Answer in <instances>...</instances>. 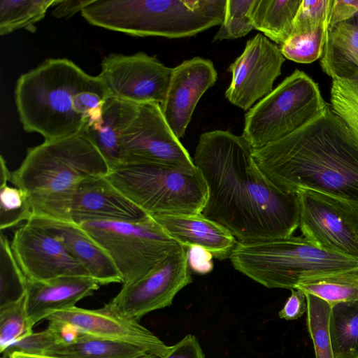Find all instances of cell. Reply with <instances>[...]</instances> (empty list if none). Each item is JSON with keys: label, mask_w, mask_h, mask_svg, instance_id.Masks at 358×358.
Masks as SVG:
<instances>
[{"label": "cell", "mask_w": 358, "mask_h": 358, "mask_svg": "<svg viewBox=\"0 0 358 358\" xmlns=\"http://www.w3.org/2000/svg\"><path fill=\"white\" fill-rule=\"evenodd\" d=\"M61 338L58 331L50 327L42 331L32 333L29 336L14 343L2 354L17 352L26 354L42 355L43 352L52 345L60 343Z\"/></svg>", "instance_id": "obj_37"}, {"label": "cell", "mask_w": 358, "mask_h": 358, "mask_svg": "<svg viewBox=\"0 0 358 358\" xmlns=\"http://www.w3.org/2000/svg\"><path fill=\"white\" fill-rule=\"evenodd\" d=\"M161 358H206L197 338L192 334L186 335L180 341L169 346Z\"/></svg>", "instance_id": "obj_38"}, {"label": "cell", "mask_w": 358, "mask_h": 358, "mask_svg": "<svg viewBox=\"0 0 358 358\" xmlns=\"http://www.w3.org/2000/svg\"><path fill=\"white\" fill-rule=\"evenodd\" d=\"M33 327L26 310V295L20 300L0 306V352L31 334Z\"/></svg>", "instance_id": "obj_32"}, {"label": "cell", "mask_w": 358, "mask_h": 358, "mask_svg": "<svg viewBox=\"0 0 358 358\" xmlns=\"http://www.w3.org/2000/svg\"><path fill=\"white\" fill-rule=\"evenodd\" d=\"M61 0H0V34L7 35L25 29L32 33L50 6Z\"/></svg>", "instance_id": "obj_28"}, {"label": "cell", "mask_w": 358, "mask_h": 358, "mask_svg": "<svg viewBox=\"0 0 358 358\" xmlns=\"http://www.w3.org/2000/svg\"><path fill=\"white\" fill-rule=\"evenodd\" d=\"M45 320L48 325L68 326L83 336L132 343L159 357L169 348L138 321L115 315L105 306L89 310L75 306L55 311Z\"/></svg>", "instance_id": "obj_16"}, {"label": "cell", "mask_w": 358, "mask_h": 358, "mask_svg": "<svg viewBox=\"0 0 358 358\" xmlns=\"http://www.w3.org/2000/svg\"><path fill=\"white\" fill-rule=\"evenodd\" d=\"M212 254L199 246L187 248V260L190 270L195 273L206 274L213 268Z\"/></svg>", "instance_id": "obj_41"}, {"label": "cell", "mask_w": 358, "mask_h": 358, "mask_svg": "<svg viewBox=\"0 0 358 358\" xmlns=\"http://www.w3.org/2000/svg\"><path fill=\"white\" fill-rule=\"evenodd\" d=\"M10 245L19 266L29 281L69 275L92 278L60 240L34 222L27 221L15 230Z\"/></svg>", "instance_id": "obj_14"}, {"label": "cell", "mask_w": 358, "mask_h": 358, "mask_svg": "<svg viewBox=\"0 0 358 358\" xmlns=\"http://www.w3.org/2000/svg\"><path fill=\"white\" fill-rule=\"evenodd\" d=\"M298 194L303 236L324 250L358 260V203L310 189Z\"/></svg>", "instance_id": "obj_10"}, {"label": "cell", "mask_w": 358, "mask_h": 358, "mask_svg": "<svg viewBox=\"0 0 358 358\" xmlns=\"http://www.w3.org/2000/svg\"><path fill=\"white\" fill-rule=\"evenodd\" d=\"M159 163L196 170L187 150L173 134L158 103L138 105L122 138V163Z\"/></svg>", "instance_id": "obj_12"}, {"label": "cell", "mask_w": 358, "mask_h": 358, "mask_svg": "<svg viewBox=\"0 0 358 358\" xmlns=\"http://www.w3.org/2000/svg\"><path fill=\"white\" fill-rule=\"evenodd\" d=\"M307 327L315 350V358H334L330 334L331 305L310 294H306Z\"/></svg>", "instance_id": "obj_30"}, {"label": "cell", "mask_w": 358, "mask_h": 358, "mask_svg": "<svg viewBox=\"0 0 358 358\" xmlns=\"http://www.w3.org/2000/svg\"><path fill=\"white\" fill-rule=\"evenodd\" d=\"M110 171L98 148L78 133L29 148L9 182L27 193L31 217L71 222V201L78 185Z\"/></svg>", "instance_id": "obj_4"}, {"label": "cell", "mask_w": 358, "mask_h": 358, "mask_svg": "<svg viewBox=\"0 0 358 358\" xmlns=\"http://www.w3.org/2000/svg\"><path fill=\"white\" fill-rule=\"evenodd\" d=\"M176 241L188 248L199 246L213 257L229 258L237 243L224 227L199 214H159L150 215Z\"/></svg>", "instance_id": "obj_19"}, {"label": "cell", "mask_w": 358, "mask_h": 358, "mask_svg": "<svg viewBox=\"0 0 358 358\" xmlns=\"http://www.w3.org/2000/svg\"><path fill=\"white\" fill-rule=\"evenodd\" d=\"M32 216L29 197L26 192L0 184V229H7L22 221L27 222Z\"/></svg>", "instance_id": "obj_34"}, {"label": "cell", "mask_w": 358, "mask_h": 358, "mask_svg": "<svg viewBox=\"0 0 358 358\" xmlns=\"http://www.w3.org/2000/svg\"><path fill=\"white\" fill-rule=\"evenodd\" d=\"M354 17L358 20V13Z\"/></svg>", "instance_id": "obj_45"}, {"label": "cell", "mask_w": 358, "mask_h": 358, "mask_svg": "<svg viewBox=\"0 0 358 358\" xmlns=\"http://www.w3.org/2000/svg\"><path fill=\"white\" fill-rule=\"evenodd\" d=\"M77 224L111 258L122 285L142 278L181 246L150 215L143 220H92Z\"/></svg>", "instance_id": "obj_9"}, {"label": "cell", "mask_w": 358, "mask_h": 358, "mask_svg": "<svg viewBox=\"0 0 358 358\" xmlns=\"http://www.w3.org/2000/svg\"><path fill=\"white\" fill-rule=\"evenodd\" d=\"M110 97L98 76L66 58H50L21 75L15 101L22 127L45 141L80 132L90 115Z\"/></svg>", "instance_id": "obj_3"}, {"label": "cell", "mask_w": 358, "mask_h": 358, "mask_svg": "<svg viewBox=\"0 0 358 358\" xmlns=\"http://www.w3.org/2000/svg\"><path fill=\"white\" fill-rule=\"evenodd\" d=\"M253 150L243 135L228 131L200 136L193 162L208 190L201 214L238 242L290 237L299 227V194L273 183L255 162Z\"/></svg>", "instance_id": "obj_1"}, {"label": "cell", "mask_w": 358, "mask_h": 358, "mask_svg": "<svg viewBox=\"0 0 358 358\" xmlns=\"http://www.w3.org/2000/svg\"><path fill=\"white\" fill-rule=\"evenodd\" d=\"M28 280L19 266L7 236H0V306L16 302L26 295Z\"/></svg>", "instance_id": "obj_29"}, {"label": "cell", "mask_w": 358, "mask_h": 358, "mask_svg": "<svg viewBox=\"0 0 358 358\" xmlns=\"http://www.w3.org/2000/svg\"><path fill=\"white\" fill-rule=\"evenodd\" d=\"M333 0H302L295 16L292 35L305 34L328 22Z\"/></svg>", "instance_id": "obj_36"}, {"label": "cell", "mask_w": 358, "mask_h": 358, "mask_svg": "<svg viewBox=\"0 0 358 358\" xmlns=\"http://www.w3.org/2000/svg\"><path fill=\"white\" fill-rule=\"evenodd\" d=\"M291 291V295L278 313L279 317L286 320H297L307 310L306 294L299 289Z\"/></svg>", "instance_id": "obj_39"}, {"label": "cell", "mask_w": 358, "mask_h": 358, "mask_svg": "<svg viewBox=\"0 0 358 358\" xmlns=\"http://www.w3.org/2000/svg\"><path fill=\"white\" fill-rule=\"evenodd\" d=\"M330 106L358 142V75L332 80Z\"/></svg>", "instance_id": "obj_31"}, {"label": "cell", "mask_w": 358, "mask_h": 358, "mask_svg": "<svg viewBox=\"0 0 358 358\" xmlns=\"http://www.w3.org/2000/svg\"><path fill=\"white\" fill-rule=\"evenodd\" d=\"M150 215L117 190L105 176L89 178L76 187L70 205L71 222L92 220H143Z\"/></svg>", "instance_id": "obj_18"}, {"label": "cell", "mask_w": 358, "mask_h": 358, "mask_svg": "<svg viewBox=\"0 0 358 358\" xmlns=\"http://www.w3.org/2000/svg\"><path fill=\"white\" fill-rule=\"evenodd\" d=\"M227 0H94L90 24L134 36L179 38L221 24Z\"/></svg>", "instance_id": "obj_5"}, {"label": "cell", "mask_w": 358, "mask_h": 358, "mask_svg": "<svg viewBox=\"0 0 358 358\" xmlns=\"http://www.w3.org/2000/svg\"><path fill=\"white\" fill-rule=\"evenodd\" d=\"M150 354L132 343L80 334L73 342L52 345L42 355L64 358H143Z\"/></svg>", "instance_id": "obj_24"}, {"label": "cell", "mask_w": 358, "mask_h": 358, "mask_svg": "<svg viewBox=\"0 0 358 358\" xmlns=\"http://www.w3.org/2000/svg\"><path fill=\"white\" fill-rule=\"evenodd\" d=\"M327 105L318 85L296 69L245 113L243 136L253 149L262 148L296 131Z\"/></svg>", "instance_id": "obj_8"}, {"label": "cell", "mask_w": 358, "mask_h": 358, "mask_svg": "<svg viewBox=\"0 0 358 358\" xmlns=\"http://www.w3.org/2000/svg\"><path fill=\"white\" fill-rule=\"evenodd\" d=\"M358 13V0H333L328 29L336 24L353 18Z\"/></svg>", "instance_id": "obj_40"}, {"label": "cell", "mask_w": 358, "mask_h": 358, "mask_svg": "<svg viewBox=\"0 0 358 358\" xmlns=\"http://www.w3.org/2000/svg\"><path fill=\"white\" fill-rule=\"evenodd\" d=\"M100 285L87 276H62L44 281L27 282L26 310L34 327L53 312L75 306L91 296Z\"/></svg>", "instance_id": "obj_20"}, {"label": "cell", "mask_w": 358, "mask_h": 358, "mask_svg": "<svg viewBox=\"0 0 358 358\" xmlns=\"http://www.w3.org/2000/svg\"><path fill=\"white\" fill-rule=\"evenodd\" d=\"M255 0H227L224 16L213 41L236 39L254 29L250 12Z\"/></svg>", "instance_id": "obj_35"}, {"label": "cell", "mask_w": 358, "mask_h": 358, "mask_svg": "<svg viewBox=\"0 0 358 358\" xmlns=\"http://www.w3.org/2000/svg\"><path fill=\"white\" fill-rule=\"evenodd\" d=\"M138 108V104L108 97L80 132L98 148L110 170L122 163V138Z\"/></svg>", "instance_id": "obj_21"}, {"label": "cell", "mask_w": 358, "mask_h": 358, "mask_svg": "<svg viewBox=\"0 0 358 358\" xmlns=\"http://www.w3.org/2000/svg\"><path fill=\"white\" fill-rule=\"evenodd\" d=\"M217 78L213 62L199 57L185 60L173 68L168 92L161 108L178 138L185 135L197 103L215 84Z\"/></svg>", "instance_id": "obj_17"}, {"label": "cell", "mask_w": 358, "mask_h": 358, "mask_svg": "<svg viewBox=\"0 0 358 358\" xmlns=\"http://www.w3.org/2000/svg\"><path fill=\"white\" fill-rule=\"evenodd\" d=\"M302 0H255L250 17L254 29L282 45L292 36Z\"/></svg>", "instance_id": "obj_25"}, {"label": "cell", "mask_w": 358, "mask_h": 358, "mask_svg": "<svg viewBox=\"0 0 358 358\" xmlns=\"http://www.w3.org/2000/svg\"><path fill=\"white\" fill-rule=\"evenodd\" d=\"M295 289L314 295L331 306L358 301V267L305 278Z\"/></svg>", "instance_id": "obj_26"}, {"label": "cell", "mask_w": 358, "mask_h": 358, "mask_svg": "<svg viewBox=\"0 0 358 358\" xmlns=\"http://www.w3.org/2000/svg\"><path fill=\"white\" fill-rule=\"evenodd\" d=\"M1 358H8V357H7L3 356V357H2Z\"/></svg>", "instance_id": "obj_46"}, {"label": "cell", "mask_w": 358, "mask_h": 358, "mask_svg": "<svg viewBox=\"0 0 358 358\" xmlns=\"http://www.w3.org/2000/svg\"><path fill=\"white\" fill-rule=\"evenodd\" d=\"M28 221L53 234L100 285L122 283V276L109 255L77 224L38 217Z\"/></svg>", "instance_id": "obj_22"}, {"label": "cell", "mask_w": 358, "mask_h": 358, "mask_svg": "<svg viewBox=\"0 0 358 358\" xmlns=\"http://www.w3.org/2000/svg\"><path fill=\"white\" fill-rule=\"evenodd\" d=\"M98 75L110 97L136 104L164 102L173 68L143 52L106 56Z\"/></svg>", "instance_id": "obj_13"}, {"label": "cell", "mask_w": 358, "mask_h": 358, "mask_svg": "<svg viewBox=\"0 0 358 358\" xmlns=\"http://www.w3.org/2000/svg\"><path fill=\"white\" fill-rule=\"evenodd\" d=\"M93 0H61L55 6L52 15L57 18H69L81 11Z\"/></svg>", "instance_id": "obj_42"}, {"label": "cell", "mask_w": 358, "mask_h": 358, "mask_svg": "<svg viewBox=\"0 0 358 358\" xmlns=\"http://www.w3.org/2000/svg\"><path fill=\"white\" fill-rule=\"evenodd\" d=\"M329 327L334 358H358V301L331 305Z\"/></svg>", "instance_id": "obj_27"}, {"label": "cell", "mask_w": 358, "mask_h": 358, "mask_svg": "<svg viewBox=\"0 0 358 358\" xmlns=\"http://www.w3.org/2000/svg\"><path fill=\"white\" fill-rule=\"evenodd\" d=\"M148 215L201 213L208 190L198 169L159 163L122 164L105 176Z\"/></svg>", "instance_id": "obj_7"}, {"label": "cell", "mask_w": 358, "mask_h": 358, "mask_svg": "<svg viewBox=\"0 0 358 358\" xmlns=\"http://www.w3.org/2000/svg\"><path fill=\"white\" fill-rule=\"evenodd\" d=\"M234 268L268 288L293 289L302 280L358 267V260L324 250L303 236L238 242Z\"/></svg>", "instance_id": "obj_6"}, {"label": "cell", "mask_w": 358, "mask_h": 358, "mask_svg": "<svg viewBox=\"0 0 358 358\" xmlns=\"http://www.w3.org/2000/svg\"><path fill=\"white\" fill-rule=\"evenodd\" d=\"M150 355H148L143 358H148ZM8 358H64V357H59L54 356H49L45 355H34V354H26L22 352H13L8 354L7 356Z\"/></svg>", "instance_id": "obj_43"}, {"label": "cell", "mask_w": 358, "mask_h": 358, "mask_svg": "<svg viewBox=\"0 0 358 358\" xmlns=\"http://www.w3.org/2000/svg\"><path fill=\"white\" fill-rule=\"evenodd\" d=\"M148 358H161L158 356H156V355H150Z\"/></svg>", "instance_id": "obj_44"}, {"label": "cell", "mask_w": 358, "mask_h": 358, "mask_svg": "<svg viewBox=\"0 0 358 358\" xmlns=\"http://www.w3.org/2000/svg\"><path fill=\"white\" fill-rule=\"evenodd\" d=\"M253 159L286 192L310 189L358 203V142L329 103L296 131L254 149Z\"/></svg>", "instance_id": "obj_2"}, {"label": "cell", "mask_w": 358, "mask_h": 358, "mask_svg": "<svg viewBox=\"0 0 358 358\" xmlns=\"http://www.w3.org/2000/svg\"><path fill=\"white\" fill-rule=\"evenodd\" d=\"M320 66L332 80L358 75V20L353 17L328 29Z\"/></svg>", "instance_id": "obj_23"}, {"label": "cell", "mask_w": 358, "mask_h": 358, "mask_svg": "<svg viewBox=\"0 0 358 358\" xmlns=\"http://www.w3.org/2000/svg\"><path fill=\"white\" fill-rule=\"evenodd\" d=\"M328 31V22L312 32L292 35L282 45L280 51L285 58L297 63L309 64L321 58Z\"/></svg>", "instance_id": "obj_33"}, {"label": "cell", "mask_w": 358, "mask_h": 358, "mask_svg": "<svg viewBox=\"0 0 358 358\" xmlns=\"http://www.w3.org/2000/svg\"><path fill=\"white\" fill-rule=\"evenodd\" d=\"M285 59L278 47L257 34L247 41L242 54L229 66L231 80L225 97L244 110L250 109L273 91Z\"/></svg>", "instance_id": "obj_15"}, {"label": "cell", "mask_w": 358, "mask_h": 358, "mask_svg": "<svg viewBox=\"0 0 358 358\" xmlns=\"http://www.w3.org/2000/svg\"><path fill=\"white\" fill-rule=\"evenodd\" d=\"M187 248L180 246L142 278L122 285L104 306L113 313L138 321L148 313L170 306L176 295L192 282Z\"/></svg>", "instance_id": "obj_11"}]
</instances>
